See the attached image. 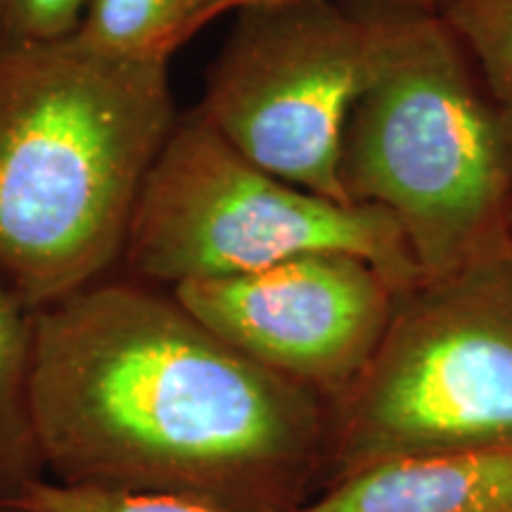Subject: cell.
<instances>
[{"mask_svg": "<svg viewBox=\"0 0 512 512\" xmlns=\"http://www.w3.org/2000/svg\"><path fill=\"white\" fill-rule=\"evenodd\" d=\"M31 411L57 484L297 512L328 479V403L143 280L34 311Z\"/></svg>", "mask_w": 512, "mask_h": 512, "instance_id": "1", "label": "cell"}, {"mask_svg": "<svg viewBox=\"0 0 512 512\" xmlns=\"http://www.w3.org/2000/svg\"><path fill=\"white\" fill-rule=\"evenodd\" d=\"M178 119L169 64L0 43V285L38 311L110 278Z\"/></svg>", "mask_w": 512, "mask_h": 512, "instance_id": "2", "label": "cell"}, {"mask_svg": "<svg viewBox=\"0 0 512 512\" xmlns=\"http://www.w3.org/2000/svg\"><path fill=\"white\" fill-rule=\"evenodd\" d=\"M342 183L351 204L392 216L420 278L510 242L503 110L434 12L396 5L344 128Z\"/></svg>", "mask_w": 512, "mask_h": 512, "instance_id": "3", "label": "cell"}, {"mask_svg": "<svg viewBox=\"0 0 512 512\" xmlns=\"http://www.w3.org/2000/svg\"><path fill=\"white\" fill-rule=\"evenodd\" d=\"M482 448H512V242L396 294L373 358L330 406L325 486Z\"/></svg>", "mask_w": 512, "mask_h": 512, "instance_id": "4", "label": "cell"}, {"mask_svg": "<svg viewBox=\"0 0 512 512\" xmlns=\"http://www.w3.org/2000/svg\"><path fill=\"white\" fill-rule=\"evenodd\" d=\"M306 252L363 256L399 292L420 280L392 216L280 181L192 112L178 119L145 178L121 264L128 278L174 290Z\"/></svg>", "mask_w": 512, "mask_h": 512, "instance_id": "5", "label": "cell"}, {"mask_svg": "<svg viewBox=\"0 0 512 512\" xmlns=\"http://www.w3.org/2000/svg\"><path fill=\"white\" fill-rule=\"evenodd\" d=\"M394 0H275L235 10L195 114L242 157L351 204L342 140L396 10Z\"/></svg>", "mask_w": 512, "mask_h": 512, "instance_id": "6", "label": "cell"}, {"mask_svg": "<svg viewBox=\"0 0 512 512\" xmlns=\"http://www.w3.org/2000/svg\"><path fill=\"white\" fill-rule=\"evenodd\" d=\"M171 292L211 332L328 408L373 358L399 294L351 252H306Z\"/></svg>", "mask_w": 512, "mask_h": 512, "instance_id": "7", "label": "cell"}, {"mask_svg": "<svg viewBox=\"0 0 512 512\" xmlns=\"http://www.w3.org/2000/svg\"><path fill=\"white\" fill-rule=\"evenodd\" d=\"M297 512H512V448L363 467L323 486Z\"/></svg>", "mask_w": 512, "mask_h": 512, "instance_id": "8", "label": "cell"}, {"mask_svg": "<svg viewBox=\"0 0 512 512\" xmlns=\"http://www.w3.org/2000/svg\"><path fill=\"white\" fill-rule=\"evenodd\" d=\"M34 311L0 285V503L46 479L31 411Z\"/></svg>", "mask_w": 512, "mask_h": 512, "instance_id": "9", "label": "cell"}, {"mask_svg": "<svg viewBox=\"0 0 512 512\" xmlns=\"http://www.w3.org/2000/svg\"><path fill=\"white\" fill-rule=\"evenodd\" d=\"M216 0H88L72 36L126 62L169 64L171 55L214 22Z\"/></svg>", "mask_w": 512, "mask_h": 512, "instance_id": "10", "label": "cell"}, {"mask_svg": "<svg viewBox=\"0 0 512 512\" xmlns=\"http://www.w3.org/2000/svg\"><path fill=\"white\" fill-rule=\"evenodd\" d=\"M451 31L498 105L512 102V0H437L432 8Z\"/></svg>", "mask_w": 512, "mask_h": 512, "instance_id": "11", "label": "cell"}, {"mask_svg": "<svg viewBox=\"0 0 512 512\" xmlns=\"http://www.w3.org/2000/svg\"><path fill=\"white\" fill-rule=\"evenodd\" d=\"M12 503L31 512H223L185 498L114 494V491L57 484L48 477L31 484Z\"/></svg>", "mask_w": 512, "mask_h": 512, "instance_id": "12", "label": "cell"}, {"mask_svg": "<svg viewBox=\"0 0 512 512\" xmlns=\"http://www.w3.org/2000/svg\"><path fill=\"white\" fill-rule=\"evenodd\" d=\"M88 0H0V43H50L79 29Z\"/></svg>", "mask_w": 512, "mask_h": 512, "instance_id": "13", "label": "cell"}, {"mask_svg": "<svg viewBox=\"0 0 512 512\" xmlns=\"http://www.w3.org/2000/svg\"><path fill=\"white\" fill-rule=\"evenodd\" d=\"M259 3H275V0H216V8H214V19H219L226 12H235L240 8H247V5H259ZM394 3H403V5H413V8H422V10H430L434 8L437 0H394Z\"/></svg>", "mask_w": 512, "mask_h": 512, "instance_id": "14", "label": "cell"}, {"mask_svg": "<svg viewBox=\"0 0 512 512\" xmlns=\"http://www.w3.org/2000/svg\"><path fill=\"white\" fill-rule=\"evenodd\" d=\"M503 110V124H505V136H508V147H510V159H512V102L510 105H501Z\"/></svg>", "mask_w": 512, "mask_h": 512, "instance_id": "15", "label": "cell"}, {"mask_svg": "<svg viewBox=\"0 0 512 512\" xmlns=\"http://www.w3.org/2000/svg\"><path fill=\"white\" fill-rule=\"evenodd\" d=\"M0 512H31L17 503H0Z\"/></svg>", "mask_w": 512, "mask_h": 512, "instance_id": "16", "label": "cell"}, {"mask_svg": "<svg viewBox=\"0 0 512 512\" xmlns=\"http://www.w3.org/2000/svg\"><path fill=\"white\" fill-rule=\"evenodd\" d=\"M510 242H512V219H510Z\"/></svg>", "mask_w": 512, "mask_h": 512, "instance_id": "17", "label": "cell"}]
</instances>
